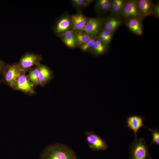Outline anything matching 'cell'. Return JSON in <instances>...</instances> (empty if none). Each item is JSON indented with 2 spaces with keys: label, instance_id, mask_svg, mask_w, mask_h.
<instances>
[{
  "label": "cell",
  "instance_id": "1",
  "mask_svg": "<svg viewBox=\"0 0 159 159\" xmlns=\"http://www.w3.org/2000/svg\"><path fill=\"white\" fill-rule=\"evenodd\" d=\"M40 159H78L74 151L68 146L60 143L46 147L41 153Z\"/></svg>",
  "mask_w": 159,
  "mask_h": 159
},
{
  "label": "cell",
  "instance_id": "2",
  "mask_svg": "<svg viewBox=\"0 0 159 159\" xmlns=\"http://www.w3.org/2000/svg\"><path fill=\"white\" fill-rule=\"evenodd\" d=\"M143 138H135L129 146V159H152Z\"/></svg>",
  "mask_w": 159,
  "mask_h": 159
},
{
  "label": "cell",
  "instance_id": "3",
  "mask_svg": "<svg viewBox=\"0 0 159 159\" xmlns=\"http://www.w3.org/2000/svg\"><path fill=\"white\" fill-rule=\"evenodd\" d=\"M22 72L18 63L6 64L2 74L1 82L14 89Z\"/></svg>",
  "mask_w": 159,
  "mask_h": 159
},
{
  "label": "cell",
  "instance_id": "4",
  "mask_svg": "<svg viewBox=\"0 0 159 159\" xmlns=\"http://www.w3.org/2000/svg\"><path fill=\"white\" fill-rule=\"evenodd\" d=\"M42 59L41 55L27 52L21 57L18 64L21 71L26 72L33 67L40 63Z\"/></svg>",
  "mask_w": 159,
  "mask_h": 159
},
{
  "label": "cell",
  "instance_id": "5",
  "mask_svg": "<svg viewBox=\"0 0 159 159\" xmlns=\"http://www.w3.org/2000/svg\"><path fill=\"white\" fill-rule=\"evenodd\" d=\"M89 147L93 151L106 150L108 148L107 142L93 131L86 130L85 132Z\"/></svg>",
  "mask_w": 159,
  "mask_h": 159
},
{
  "label": "cell",
  "instance_id": "6",
  "mask_svg": "<svg viewBox=\"0 0 159 159\" xmlns=\"http://www.w3.org/2000/svg\"><path fill=\"white\" fill-rule=\"evenodd\" d=\"M104 18L100 16L88 18L82 32L88 35L91 38L97 37L101 29Z\"/></svg>",
  "mask_w": 159,
  "mask_h": 159
},
{
  "label": "cell",
  "instance_id": "7",
  "mask_svg": "<svg viewBox=\"0 0 159 159\" xmlns=\"http://www.w3.org/2000/svg\"><path fill=\"white\" fill-rule=\"evenodd\" d=\"M26 72H22L19 77L14 89L31 95L35 93L34 86L30 82Z\"/></svg>",
  "mask_w": 159,
  "mask_h": 159
},
{
  "label": "cell",
  "instance_id": "8",
  "mask_svg": "<svg viewBox=\"0 0 159 159\" xmlns=\"http://www.w3.org/2000/svg\"><path fill=\"white\" fill-rule=\"evenodd\" d=\"M120 17L125 20L131 17H139L137 0H127L121 13Z\"/></svg>",
  "mask_w": 159,
  "mask_h": 159
},
{
  "label": "cell",
  "instance_id": "9",
  "mask_svg": "<svg viewBox=\"0 0 159 159\" xmlns=\"http://www.w3.org/2000/svg\"><path fill=\"white\" fill-rule=\"evenodd\" d=\"M123 19L120 17L110 14L104 18L101 30H105L114 34L121 24Z\"/></svg>",
  "mask_w": 159,
  "mask_h": 159
},
{
  "label": "cell",
  "instance_id": "10",
  "mask_svg": "<svg viewBox=\"0 0 159 159\" xmlns=\"http://www.w3.org/2000/svg\"><path fill=\"white\" fill-rule=\"evenodd\" d=\"M144 119L143 116L135 115L130 116L127 118L126 127L133 131L135 138H137V133L141 127H144L148 128L143 124Z\"/></svg>",
  "mask_w": 159,
  "mask_h": 159
},
{
  "label": "cell",
  "instance_id": "11",
  "mask_svg": "<svg viewBox=\"0 0 159 159\" xmlns=\"http://www.w3.org/2000/svg\"><path fill=\"white\" fill-rule=\"evenodd\" d=\"M70 30H71V17L68 15L64 16L60 18L54 25L53 28L54 32L59 37Z\"/></svg>",
  "mask_w": 159,
  "mask_h": 159
},
{
  "label": "cell",
  "instance_id": "12",
  "mask_svg": "<svg viewBox=\"0 0 159 159\" xmlns=\"http://www.w3.org/2000/svg\"><path fill=\"white\" fill-rule=\"evenodd\" d=\"M143 20L139 17H131L125 20L127 27L135 34L141 36L143 32Z\"/></svg>",
  "mask_w": 159,
  "mask_h": 159
},
{
  "label": "cell",
  "instance_id": "13",
  "mask_svg": "<svg viewBox=\"0 0 159 159\" xmlns=\"http://www.w3.org/2000/svg\"><path fill=\"white\" fill-rule=\"evenodd\" d=\"M154 5L152 0H138V7L140 18L143 20L145 17L151 16Z\"/></svg>",
  "mask_w": 159,
  "mask_h": 159
},
{
  "label": "cell",
  "instance_id": "14",
  "mask_svg": "<svg viewBox=\"0 0 159 159\" xmlns=\"http://www.w3.org/2000/svg\"><path fill=\"white\" fill-rule=\"evenodd\" d=\"M70 17L72 30L74 32L82 31L88 18L80 12L72 15Z\"/></svg>",
  "mask_w": 159,
  "mask_h": 159
},
{
  "label": "cell",
  "instance_id": "15",
  "mask_svg": "<svg viewBox=\"0 0 159 159\" xmlns=\"http://www.w3.org/2000/svg\"><path fill=\"white\" fill-rule=\"evenodd\" d=\"M37 66L39 70V85L44 86L52 79V72L49 67L41 63L37 65Z\"/></svg>",
  "mask_w": 159,
  "mask_h": 159
},
{
  "label": "cell",
  "instance_id": "16",
  "mask_svg": "<svg viewBox=\"0 0 159 159\" xmlns=\"http://www.w3.org/2000/svg\"><path fill=\"white\" fill-rule=\"evenodd\" d=\"M60 37L65 45L69 48H74L77 45L74 32L72 30L67 31Z\"/></svg>",
  "mask_w": 159,
  "mask_h": 159
},
{
  "label": "cell",
  "instance_id": "17",
  "mask_svg": "<svg viewBox=\"0 0 159 159\" xmlns=\"http://www.w3.org/2000/svg\"><path fill=\"white\" fill-rule=\"evenodd\" d=\"M127 0H112L111 8V14L120 17L124 6Z\"/></svg>",
  "mask_w": 159,
  "mask_h": 159
},
{
  "label": "cell",
  "instance_id": "18",
  "mask_svg": "<svg viewBox=\"0 0 159 159\" xmlns=\"http://www.w3.org/2000/svg\"><path fill=\"white\" fill-rule=\"evenodd\" d=\"M112 0H98L96 1L95 9L99 13L110 11Z\"/></svg>",
  "mask_w": 159,
  "mask_h": 159
},
{
  "label": "cell",
  "instance_id": "19",
  "mask_svg": "<svg viewBox=\"0 0 159 159\" xmlns=\"http://www.w3.org/2000/svg\"><path fill=\"white\" fill-rule=\"evenodd\" d=\"M108 47V45L103 43L97 39L90 50L94 54L100 55L105 53L107 50Z\"/></svg>",
  "mask_w": 159,
  "mask_h": 159
},
{
  "label": "cell",
  "instance_id": "20",
  "mask_svg": "<svg viewBox=\"0 0 159 159\" xmlns=\"http://www.w3.org/2000/svg\"><path fill=\"white\" fill-rule=\"evenodd\" d=\"M28 71L27 76L30 82L35 87L39 85V70L37 65Z\"/></svg>",
  "mask_w": 159,
  "mask_h": 159
},
{
  "label": "cell",
  "instance_id": "21",
  "mask_svg": "<svg viewBox=\"0 0 159 159\" xmlns=\"http://www.w3.org/2000/svg\"><path fill=\"white\" fill-rule=\"evenodd\" d=\"M114 34L105 30H101L97 36V39L103 43L109 45L112 39Z\"/></svg>",
  "mask_w": 159,
  "mask_h": 159
},
{
  "label": "cell",
  "instance_id": "22",
  "mask_svg": "<svg viewBox=\"0 0 159 159\" xmlns=\"http://www.w3.org/2000/svg\"><path fill=\"white\" fill-rule=\"evenodd\" d=\"M77 44L80 47L87 42L92 38L82 31L74 32Z\"/></svg>",
  "mask_w": 159,
  "mask_h": 159
},
{
  "label": "cell",
  "instance_id": "23",
  "mask_svg": "<svg viewBox=\"0 0 159 159\" xmlns=\"http://www.w3.org/2000/svg\"><path fill=\"white\" fill-rule=\"evenodd\" d=\"M148 130L150 132L152 136V140L151 142L148 146V147L153 144H155L157 145H159V130L156 127L155 129L148 128Z\"/></svg>",
  "mask_w": 159,
  "mask_h": 159
},
{
  "label": "cell",
  "instance_id": "24",
  "mask_svg": "<svg viewBox=\"0 0 159 159\" xmlns=\"http://www.w3.org/2000/svg\"><path fill=\"white\" fill-rule=\"evenodd\" d=\"M97 39V37L92 38L86 43L80 47L81 49L84 52L90 50Z\"/></svg>",
  "mask_w": 159,
  "mask_h": 159
},
{
  "label": "cell",
  "instance_id": "25",
  "mask_svg": "<svg viewBox=\"0 0 159 159\" xmlns=\"http://www.w3.org/2000/svg\"><path fill=\"white\" fill-rule=\"evenodd\" d=\"M71 1L76 8L80 9L84 8L85 0H72Z\"/></svg>",
  "mask_w": 159,
  "mask_h": 159
},
{
  "label": "cell",
  "instance_id": "26",
  "mask_svg": "<svg viewBox=\"0 0 159 159\" xmlns=\"http://www.w3.org/2000/svg\"><path fill=\"white\" fill-rule=\"evenodd\" d=\"M151 15H153L155 17L159 19V4L158 2L154 4L152 9Z\"/></svg>",
  "mask_w": 159,
  "mask_h": 159
},
{
  "label": "cell",
  "instance_id": "27",
  "mask_svg": "<svg viewBox=\"0 0 159 159\" xmlns=\"http://www.w3.org/2000/svg\"><path fill=\"white\" fill-rule=\"evenodd\" d=\"M6 65V64L3 60L0 59V76L2 75V73Z\"/></svg>",
  "mask_w": 159,
  "mask_h": 159
},
{
  "label": "cell",
  "instance_id": "28",
  "mask_svg": "<svg viewBox=\"0 0 159 159\" xmlns=\"http://www.w3.org/2000/svg\"><path fill=\"white\" fill-rule=\"evenodd\" d=\"M94 1L93 0H85L84 8L87 7Z\"/></svg>",
  "mask_w": 159,
  "mask_h": 159
}]
</instances>
